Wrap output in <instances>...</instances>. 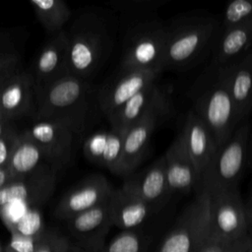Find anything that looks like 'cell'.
Here are the masks:
<instances>
[{"label":"cell","instance_id":"6da1fadb","mask_svg":"<svg viewBox=\"0 0 252 252\" xmlns=\"http://www.w3.org/2000/svg\"><path fill=\"white\" fill-rule=\"evenodd\" d=\"M219 33L220 24L211 15L187 14L171 19L166 24L162 72L185 70L195 65L214 45Z\"/></svg>","mask_w":252,"mask_h":252},{"label":"cell","instance_id":"7a4b0ae2","mask_svg":"<svg viewBox=\"0 0 252 252\" xmlns=\"http://www.w3.org/2000/svg\"><path fill=\"white\" fill-rule=\"evenodd\" d=\"M90 92L88 81L67 74L34 92V119L60 122L81 135L89 120Z\"/></svg>","mask_w":252,"mask_h":252},{"label":"cell","instance_id":"3957f363","mask_svg":"<svg viewBox=\"0 0 252 252\" xmlns=\"http://www.w3.org/2000/svg\"><path fill=\"white\" fill-rule=\"evenodd\" d=\"M64 33L67 72L87 81L109 54L111 38L107 24L101 16L86 12L78 16Z\"/></svg>","mask_w":252,"mask_h":252},{"label":"cell","instance_id":"277c9868","mask_svg":"<svg viewBox=\"0 0 252 252\" xmlns=\"http://www.w3.org/2000/svg\"><path fill=\"white\" fill-rule=\"evenodd\" d=\"M250 123L244 119L231 137L218 148L200 179L196 192L235 188L244 173L248 159Z\"/></svg>","mask_w":252,"mask_h":252},{"label":"cell","instance_id":"5b68a950","mask_svg":"<svg viewBox=\"0 0 252 252\" xmlns=\"http://www.w3.org/2000/svg\"><path fill=\"white\" fill-rule=\"evenodd\" d=\"M212 74L210 81L193 97L191 109L210 129L219 148L243 120L221 80L214 70Z\"/></svg>","mask_w":252,"mask_h":252},{"label":"cell","instance_id":"8992f818","mask_svg":"<svg viewBox=\"0 0 252 252\" xmlns=\"http://www.w3.org/2000/svg\"><path fill=\"white\" fill-rule=\"evenodd\" d=\"M166 24L159 19H146L132 25L123 40L121 67L162 72Z\"/></svg>","mask_w":252,"mask_h":252},{"label":"cell","instance_id":"52a82bcc","mask_svg":"<svg viewBox=\"0 0 252 252\" xmlns=\"http://www.w3.org/2000/svg\"><path fill=\"white\" fill-rule=\"evenodd\" d=\"M209 197V237L240 239L249 236L250 204H245L238 187L207 192Z\"/></svg>","mask_w":252,"mask_h":252},{"label":"cell","instance_id":"ba28073f","mask_svg":"<svg viewBox=\"0 0 252 252\" xmlns=\"http://www.w3.org/2000/svg\"><path fill=\"white\" fill-rule=\"evenodd\" d=\"M209 235V197L196 192L174 225L163 238L157 252H198Z\"/></svg>","mask_w":252,"mask_h":252},{"label":"cell","instance_id":"9c48e42d","mask_svg":"<svg viewBox=\"0 0 252 252\" xmlns=\"http://www.w3.org/2000/svg\"><path fill=\"white\" fill-rule=\"evenodd\" d=\"M56 171L46 162L20 178L12 179L0 188V211L11 209L24 215L29 209L38 208L52 195Z\"/></svg>","mask_w":252,"mask_h":252},{"label":"cell","instance_id":"30bf717a","mask_svg":"<svg viewBox=\"0 0 252 252\" xmlns=\"http://www.w3.org/2000/svg\"><path fill=\"white\" fill-rule=\"evenodd\" d=\"M159 73L144 69L121 67L118 74L99 88L96 99L106 118L136 94L157 82Z\"/></svg>","mask_w":252,"mask_h":252},{"label":"cell","instance_id":"8fae6325","mask_svg":"<svg viewBox=\"0 0 252 252\" xmlns=\"http://www.w3.org/2000/svg\"><path fill=\"white\" fill-rule=\"evenodd\" d=\"M26 131L40 149L44 161L56 172L68 164L76 135L66 125L49 119H34Z\"/></svg>","mask_w":252,"mask_h":252},{"label":"cell","instance_id":"7c38bea8","mask_svg":"<svg viewBox=\"0 0 252 252\" xmlns=\"http://www.w3.org/2000/svg\"><path fill=\"white\" fill-rule=\"evenodd\" d=\"M113 187L100 173L91 174L70 188L58 201L54 215L67 220L108 200Z\"/></svg>","mask_w":252,"mask_h":252},{"label":"cell","instance_id":"4fadbf2b","mask_svg":"<svg viewBox=\"0 0 252 252\" xmlns=\"http://www.w3.org/2000/svg\"><path fill=\"white\" fill-rule=\"evenodd\" d=\"M107 201L65 220L72 243L85 252H101L105 245L112 225Z\"/></svg>","mask_w":252,"mask_h":252},{"label":"cell","instance_id":"5bb4252c","mask_svg":"<svg viewBox=\"0 0 252 252\" xmlns=\"http://www.w3.org/2000/svg\"><path fill=\"white\" fill-rule=\"evenodd\" d=\"M171 107L159 108L144 115L124 133L120 175L128 176L134 172L145 158L155 129L165 119Z\"/></svg>","mask_w":252,"mask_h":252},{"label":"cell","instance_id":"9a60e30c","mask_svg":"<svg viewBox=\"0 0 252 252\" xmlns=\"http://www.w3.org/2000/svg\"><path fill=\"white\" fill-rule=\"evenodd\" d=\"M225 86L242 120L247 119L252 106V54L247 51L237 60L213 68Z\"/></svg>","mask_w":252,"mask_h":252},{"label":"cell","instance_id":"2e32d148","mask_svg":"<svg viewBox=\"0 0 252 252\" xmlns=\"http://www.w3.org/2000/svg\"><path fill=\"white\" fill-rule=\"evenodd\" d=\"M121 187L154 207L158 212L171 197L168 191L163 156L144 170L128 175Z\"/></svg>","mask_w":252,"mask_h":252},{"label":"cell","instance_id":"e0dca14e","mask_svg":"<svg viewBox=\"0 0 252 252\" xmlns=\"http://www.w3.org/2000/svg\"><path fill=\"white\" fill-rule=\"evenodd\" d=\"M165 107H171L169 95L163 88L155 82L131 97L107 120L111 128L126 131L144 115Z\"/></svg>","mask_w":252,"mask_h":252},{"label":"cell","instance_id":"ac0fdd59","mask_svg":"<svg viewBox=\"0 0 252 252\" xmlns=\"http://www.w3.org/2000/svg\"><path fill=\"white\" fill-rule=\"evenodd\" d=\"M163 158L168 191L171 196L174 193L198 190L200 176L186 151L180 132L167 148Z\"/></svg>","mask_w":252,"mask_h":252},{"label":"cell","instance_id":"d6986e66","mask_svg":"<svg viewBox=\"0 0 252 252\" xmlns=\"http://www.w3.org/2000/svg\"><path fill=\"white\" fill-rule=\"evenodd\" d=\"M180 133L186 151L201 179L218 150L215 138L207 125L192 109L187 111Z\"/></svg>","mask_w":252,"mask_h":252},{"label":"cell","instance_id":"ffe728a7","mask_svg":"<svg viewBox=\"0 0 252 252\" xmlns=\"http://www.w3.org/2000/svg\"><path fill=\"white\" fill-rule=\"evenodd\" d=\"M0 105L10 121L34 111V86L31 73L22 68L1 85Z\"/></svg>","mask_w":252,"mask_h":252},{"label":"cell","instance_id":"44dd1931","mask_svg":"<svg viewBox=\"0 0 252 252\" xmlns=\"http://www.w3.org/2000/svg\"><path fill=\"white\" fill-rule=\"evenodd\" d=\"M124 133L125 131L110 127L91 134L83 144L86 158L94 164L120 175Z\"/></svg>","mask_w":252,"mask_h":252},{"label":"cell","instance_id":"7402d4cb","mask_svg":"<svg viewBox=\"0 0 252 252\" xmlns=\"http://www.w3.org/2000/svg\"><path fill=\"white\" fill-rule=\"evenodd\" d=\"M66 37L64 31L58 32L44 43L40 49L31 73L34 92L39 91L56 80L67 75Z\"/></svg>","mask_w":252,"mask_h":252},{"label":"cell","instance_id":"603a6c76","mask_svg":"<svg viewBox=\"0 0 252 252\" xmlns=\"http://www.w3.org/2000/svg\"><path fill=\"white\" fill-rule=\"evenodd\" d=\"M107 206L111 224L123 230L138 228L157 212L154 207L122 187L113 188Z\"/></svg>","mask_w":252,"mask_h":252},{"label":"cell","instance_id":"cb8c5ba5","mask_svg":"<svg viewBox=\"0 0 252 252\" xmlns=\"http://www.w3.org/2000/svg\"><path fill=\"white\" fill-rule=\"evenodd\" d=\"M252 39V21L241 26L221 30L214 42L213 68L227 65L250 50Z\"/></svg>","mask_w":252,"mask_h":252},{"label":"cell","instance_id":"d4e9b609","mask_svg":"<svg viewBox=\"0 0 252 252\" xmlns=\"http://www.w3.org/2000/svg\"><path fill=\"white\" fill-rule=\"evenodd\" d=\"M44 162L40 149L25 130L20 133L6 167L12 180L30 174Z\"/></svg>","mask_w":252,"mask_h":252},{"label":"cell","instance_id":"484cf974","mask_svg":"<svg viewBox=\"0 0 252 252\" xmlns=\"http://www.w3.org/2000/svg\"><path fill=\"white\" fill-rule=\"evenodd\" d=\"M31 5L36 19L46 32L54 35L64 31L72 12L63 0H32Z\"/></svg>","mask_w":252,"mask_h":252},{"label":"cell","instance_id":"4316f807","mask_svg":"<svg viewBox=\"0 0 252 252\" xmlns=\"http://www.w3.org/2000/svg\"><path fill=\"white\" fill-rule=\"evenodd\" d=\"M148 242V237L138 228L123 230L104 245L101 252H144Z\"/></svg>","mask_w":252,"mask_h":252},{"label":"cell","instance_id":"83f0119b","mask_svg":"<svg viewBox=\"0 0 252 252\" xmlns=\"http://www.w3.org/2000/svg\"><path fill=\"white\" fill-rule=\"evenodd\" d=\"M249 21H252V2L250 0H233L225 7L221 23L222 30L241 26Z\"/></svg>","mask_w":252,"mask_h":252},{"label":"cell","instance_id":"f1b7e54d","mask_svg":"<svg viewBox=\"0 0 252 252\" xmlns=\"http://www.w3.org/2000/svg\"><path fill=\"white\" fill-rule=\"evenodd\" d=\"M42 218L37 208L29 209L10 228L11 233L37 237L44 230Z\"/></svg>","mask_w":252,"mask_h":252},{"label":"cell","instance_id":"f546056e","mask_svg":"<svg viewBox=\"0 0 252 252\" xmlns=\"http://www.w3.org/2000/svg\"><path fill=\"white\" fill-rule=\"evenodd\" d=\"M72 241L56 229H44L39 235L33 252H68Z\"/></svg>","mask_w":252,"mask_h":252},{"label":"cell","instance_id":"4dcf8cb0","mask_svg":"<svg viewBox=\"0 0 252 252\" xmlns=\"http://www.w3.org/2000/svg\"><path fill=\"white\" fill-rule=\"evenodd\" d=\"M250 237L240 239H217L207 237L198 252H249Z\"/></svg>","mask_w":252,"mask_h":252},{"label":"cell","instance_id":"1f68e13d","mask_svg":"<svg viewBox=\"0 0 252 252\" xmlns=\"http://www.w3.org/2000/svg\"><path fill=\"white\" fill-rule=\"evenodd\" d=\"M20 69H22V64L19 54L7 47L0 49V87Z\"/></svg>","mask_w":252,"mask_h":252},{"label":"cell","instance_id":"d6a6232c","mask_svg":"<svg viewBox=\"0 0 252 252\" xmlns=\"http://www.w3.org/2000/svg\"><path fill=\"white\" fill-rule=\"evenodd\" d=\"M165 4L163 0H132V1H116L109 3L114 9L127 13H144L158 9Z\"/></svg>","mask_w":252,"mask_h":252},{"label":"cell","instance_id":"836d02e7","mask_svg":"<svg viewBox=\"0 0 252 252\" xmlns=\"http://www.w3.org/2000/svg\"><path fill=\"white\" fill-rule=\"evenodd\" d=\"M19 135L20 132L15 126L0 136V168L7 166Z\"/></svg>","mask_w":252,"mask_h":252},{"label":"cell","instance_id":"e575fe53","mask_svg":"<svg viewBox=\"0 0 252 252\" xmlns=\"http://www.w3.org/2000/svg\"><path fill=\"white\" fill-rule=\"evenodd\" d=\"M43 232V231H42ZM12 237L3 252H33L36 241L39 237L24 236L17 233H11Z\"/></svg>","mask_w":252,"mask_h":252},{"label":"cell","instance_id":"d590c367","mask_svg":"<svg viewBox=\"0 0 252 252\" xmlns=\"http://www.w3.org/2000/svg\"><path fill=\"white\" fill-rule=\"evenodd\" d=\"M10 180H11V177H10L7 167L0 168V188L2 186H4L7 182H9Z\"/></svg>","mask_w":252,"mask_h":252},{"label":"cell","instance_id":"8d00e7d4","mask_svg":"<svg viewBox=\"0 0 252 252\" xmlns=\"http://www.w3.org/2000/svg\"><path fill=\"white\" fill-rule=\"evenodd\" d=\"M16 125L14 124V121H4L0 122V136L3 135L5 132L10 130L11 128L15 127Z\"/></svg>","mask_w":252,"mask_h":252},{"label":"cell","instance_id":"74e56055","mask_svg":"<svg viewBox=\"0 0 252 252\" xmlns=\"http://www.w3.org/2000/svg\"><path fill=\"white\" fill-rule=\"evenodd\" d=\"M4 121H10V120L7 119L5 113H4V111H3V109H2V107L0 105V122H4Z\"/></svg>","mask_w":252,"mask_h":252},{"label":"cell","instance_id":"f35d334b","mask_svg":"<svg viewBox=\"0 0 252 252\" xmlns=\"http://www.w3.org/2000/svg\"><path fill=\"white\" fill-rule=\"evenodd\" d=\"M68 252H85V251L82 250L81 248L77 247L76 245H74V244L72 243V246H71V248H70V250H69Z\"/></svg>","mask_w":252,"mask_h":252},{"label":"cell","instance_id":"ab89813d","mask_svg":"<svg viewBox=\"0 0 252 252\" xmlns=\"http://www.w3.org/2000/svg\"><path fill=\"white\" fill-rule=\"evenodd\" d=\"M3 48H6L5 46V38L3 35L0 34V49H3Z\"/></svg>","mask_w":252,"mask_h":252},{"label":"cell","instance_id":"60d3db41","mask_svg":"<svg viewBox=\"0 0 252 252\" xmlns=\"http://www.w3.org/2000/svg\"><path fill=\"white\" fill-rule=\"evenodd\" d=\"M0 252H2V251H1V247H0Z\"/></svg>","mask_w":252,"mask_h":252}]
</instances>
